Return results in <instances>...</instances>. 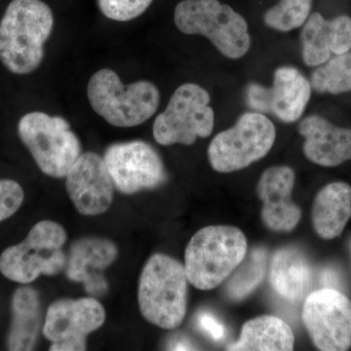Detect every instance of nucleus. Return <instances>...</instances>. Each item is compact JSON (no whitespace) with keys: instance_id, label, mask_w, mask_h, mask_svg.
<instances>
[{"instance_id":"obj_1","label":"nucleus","mask_w":351,"mask_h":351,"mask_svg":"<svg viewBox=\"0 0 351 351\" xmlns=\"http://www.w3.org/2000/svg\"><path fill=\"white\" fill-rule=\"evenodd\" d=\"M53 25L52 11L41 0H12L0 21V61L15 75L36 71Z\"/></svg>"},{"instance_id":"obj_2","label":"nucleus","mask_w":351,"mask_h":351,"mask_svg":"<svg viewBox=\"0 0 351 351\" xmlns=\"http://www.w3.org/2000/svg\"><path fill=\"white\" fill-rule=\"evenodd\" d=\"M246 237L234 226H211L201 228L189 242L184 269L189 282L198 290L218 287L246 256Z\"/></svg>"},{"instance_id":"obj_3","label":"nucleus","mask_w":351,"mask_h":351,"mask_svg":"<svg viewBox=\"0 0 351 351\" xmlns=\"http://www.w3.org/2000/svg\"><path fill=\"white\" fill-rule=\"evenodd\" d=\"M188 282L184 265L164 254L152 255L138 280V306L145 319L166 330L180 326L186 313Z\"/></svg>"},{"instance_id":"obj_4","label":"nucleus","mask_w":351,"mask_h":351,"mask_svg":"<svg viewBox=\"0 0 351 351\" xmlns=\"http://www.w3.org/2000/svg\"><path fill=\"white\" fill-rule=\"evenodd\" d=\"M95 112L115 127H135L151 119L158 108L160 94L154 83L124 85L112 69L97 71L87 86Z\"/></svg>"},{"instance_id":"obj_5","label":"nucleus","mask_w":351,"mask_h":351,"mask_svg":"<svg viewBox=\"0 0 351 351\" xmlns=\"http://www.w3.org/2000/svg\"><path fill=\"white\" fill-rule=\"evenodd\" d=\"M174 21L180 31L205 36L230 59H240L250 50L246 20L219 0H184L176 7Z\"/></svg>"},{"instance_id":"obj_6","label":"nucleus","mask_w":351,"mask_h":351,"mask_svg":"<svg viewBox=\"0 0 351 351\" xmlns=\"http://www.w3.org/2000/svg\"><path fill=\"white\" fill-rule=\"evenodd\" d=\"M66 239V230L59 223L39 221L24 241L3 251L0 272L9 280L24 285L40 276H57L66 269L68 257L62 249Z\"/></svg>"},{"instance_id":"obj_7","label":"nucleus","mask_w":351,"mask_h":351,"mask_svg":"<svg viewBox=\"0 0 351 351\" xmlns=\"http://www.w3.org/2000/svg\"><path fill=\"white\" fill-rule=\"evenodd\" d=\"M18 133L39 169L49 177L66 178L82 156L80 140L63 117L27 113L20 119Z\"/></svg>"},{"instance_id":"obj_8","label":"nucleus","mask_w":351,"mask_h":351,"mask_svg":"<svg viewBox=\"0 0 351 351\" xmlns=\"http://www.w3.org/2000/svg\"><path fill=\"white\" fill-rule=\"evenodd\" d=\"M276 138V127L263 113H244L234 126L212 140L208 147L209 162L219 173L244 169L267 156Z\"/></svg>"},{"instance_id":"obj_9","label":"nucleus","mask_w":351,"mask_h":351,"mask_svg":"<svg viewBox=\"0 0 351 351\" xmlns=\"http://www.w3.org/2000/svg\"><path fill=\"white\" fill-rule=\"evenodd\" d=\"M210 95L195 83H186L171 97L167 108L154 120V137L158 144L191 145L211 135L215 113Z\"/></svg>"},{"instance_id":"obj_10","label":"nucleus","mask_w":351,"mask_h":351,"mask_svg":"<svg viewBox=\"0 0 351 351\" xmlns=\"http://www.w3.org/2000/svg\"><path fill=\"white\" fill-rule=\"evenodd\" d=\"M302 318L318 350L343 351L351 348V302L339 290L323 288L307 295Z\"/></svg>"},{"instance_id":"obj_11","label":"nucleus","mask_w":351,"mask_h":351,"mask_svg":"<svg viewBox=\"0 0 351 351\" xmlns=\"http://www.w3.org/2000/svg\"><path fill=\"white\" fill-rule=\"evenodd\" d=\"M105 321V308L94 298L58 300L48 308L43 332L52 343L50 350L83 351L88 335Z\"/></svg>"},{"instance_id":"obj_12","label":"nucleus","mask_w":351,"mask_h":351,"mask_svg":"<svg viewBox=\"0 0 351 351\" xmlns=\"http://www.w3.org/2000/svg\"><path fill=\"white\" fill-rule=\"evenodd\" d=\"M104 160L115 189L125 195L158 188L167 178L162 159L143 141L110 145Z\"/></svg>"},{"instance_id":"obj_13","label":"nucleus","mask_w":351,"mask_h":351,"mask_svg":"<svg viewBox=\"0 0 351 351\" xmlns=\"http://www.w3.org/2000/svg\"><path fill=\"white\" fill-rule=\"evenodd\" d=\"M66 179L69 198L80 214L97 216L106 213L112 205L115 186L105 160L98 154H82Z\"/></svg>"},{"instance_id":"obj_14","label":"nucleus","mask_w":351,"mask_h":351,"mask_svg":"<svg viewBox=\"0 0 351 351\" xmlns=\"http://www.w3.org/2000/svg\"><path fill=\"white\" fill-rule=\"evenodd\" d=\"M295 175L288 166H274L263 173L257 193L263 202L262 219L270 230L289 232L298 226L302 210L292 200Z\"/></svg>"},{"instance_id":"obj_15","label":"nucleus","mask_w":351,"mask_h":351,"mask_svg":"<svg viewBox=\"0 0 351 351\" xmlns=\"http://www.w3.org/2000/svg\"><path fill=\"white\" fill-rule=\"evenodd\" d=\"M119 255L117 245L110 240L86 237L77 240L69 249L66 274L69 279L84 284L89 294L107 292L108 284L103 271Z\"/></svg>"},{"instance_id":"obj_16","label":"nucleus","mask_w":351,"mask_h":351,"mask_svg":"<svg viewBox=\"0 0 351 351\" xmlns=\"http://www.w3.org/2000/svg\"><path fill=\"white\" fill-rule=\"evenodd\" d=\"M302 55L304 64L318 66L331 55H341L351 49V19L339 16L326 20L320 13L314 12L302 25Z\"/></svg>"},{"instance_id":"obj_17","label":"nucleus","mask_w":351,"mask_h":351,"mask_svg":"<svg viewBox=\"0 0 351 351\" xmlns=\"http://www.w3.org/2000/svg\"><path fill=\"white\" fill-rule=\"evenodd\" d=\"M304 154L311 162L336 167L351 160V129L332 124L319 115H309L299 124Z\"/></svg>"},{"instance_id":"obj_18","label":"nucleus","mask_w":351,"mask_h":351,"mask_svg":"<svg viewBox=\"0 0 351 351\" xmlns=\"http://www.w3.org/2000/svg\"><path fill=\"white\" fill-rule=\"evenodd\" d=\"M311 82L294 66L276 69L270 87V113L285 123L301 119L311 96Z\"/></svg>"},{"instance_id":"obj_19","label":"nucleus","mask_w":351,"mask_h":351,"mask_svg":"<svg viewBox=\"0 0 351 351\" xmlns=\"http://www.w3.org/2000/svg\"><path fill=\"white\" fill-rule=\"evenodd\" d=\"M313 225L318 237L331 240L339 237L351 217V186L343 182L327 184L315 196Z\"/></svg>"},{"instance_id":"obj_20","label":"nucleus","mask_w":351,"mask_h":351,"mask_svg":"<svg viewBox=\"0 0 351 351\" xmlns=\"http://www.w3.org/2000/svg\"><path fill=\"white\" fill-rule=\"evenodd\" d=\"M269 281L277 294L286 301L297 304L306 297L308 291V263L297 249H279L270 263Z\"/></svg>"},{"instance_id":"obj_21","label":"nucleus","mask_w":351,"mask_h":351,"mask_svg":"<svg viewBox=\"0 0 351 351\" xmlns=\"http://www.w3.org/2000/svg\"><path fill=\"white\" fill-rule=\"evenodd\" d=\"M41 327V306L34 289L23 286L12 297V322L7 337L9 350H32Z\"/></svg>"},{"instance_id":"obj_22","label":"nucleus","mask_w":351,"mask_h":351,"mask_svg":"<svg viewBox=\"0 0 351 351\" xmlns=\"http://www.w3.org/2000/svg\"><path fill=\"white\" fill-rule=\"evenodd\" d=\"M295 336L281 318L263 315L247 321L237 343L228 346L234 351H288L294 350Z\"/></svg>"},{"instance_id":"obj_23","label":"nucleus","mask_w":351,"mask_h":351,"mask_svg":"<svg viewBox=\"0 0 351 351\" xmlns=\"http://www.w3.org/2000/svg\"><path fill=\"white\" fill-rule=\"evenodd\" d=\"M311 88L318 93L339 95L351 91V53L336 55L320 64L311 78Z\"/></svg>"},{"instance_id":"obj_24","label":"nucleus","mask_w":351,"mask_h":351,"mask_svg":"<svg viewBox=\"0 0 351 351\" xmlns=\"http://www.w3.org/2000/svg\"><path fill=\"white\" fill-rule=\"evenodd\" d=\"M267 267V251L258 248L252 251L250 258L228 284L226 292L230 299L239 301L250 294L262 282Z\"/></svg>"},{"instance_id":"obj_25","label":"nucleus","mask_w":351,"mask_h":351,"mask_svg":"<svg viewBox=\"0 0 351 351\" xmlns=\"http://www.w3.org/2000/svg\"><path fill=\"white\" fill-rule=\"evenodd\" d=\"M313 0H279L263 15L267 27L287 32L304 25L311 15Z\"/></svg>"},{"instance_id":"obj_26","label":"nucleus","mask_w":351,"mask_h":351,"mask_svg":"<svg viewBox=\"0 0 351 351\" xmlns=\"http://www.w3.org/2000/svg\"><path fill=\"white\" fill-rule=\"evenodd\" d=\"M154 0H98L101 12L113 21L136 19L149 8Z\"/></svg>"},{"instance_id":"obj_27","label":"nucleus","mask_w":351,"mask_h":351,"mask_svg":"<svg viewBox=\"0 0 351 351\" xmlns=\"http://www.w3.org/2000/svg\"><path fill=\"white\" fill-rule=\"evenodd\" d=\"M24 198V191L17 182L0 180V223L19 210Z\"/></svg>"},{"instance_id":"obj_28","label":"nucleus","mask_w":351,"mask_h":351,"mask_svg":"<svg viewBox=\"0 0 351 351\" xmlns=\"http://www.w3.org/2000/svg\"><path fill=\"white\" fill-rule=\"evenodd\" d=\"M246 100L256 112H270V88L251 83L246 89Z\"/></svg>"},{"instance_id":"obj_29","label":"nucleus","mask_w":351,"mask_h":351,"mask_svg":"<svg viewBox=\"0 0 351 351\" xmlns=\"http://www.w3.org/2000/svg\"><path fill=\"white\" fill-rule=\"evenodd\" d=\"M198 325L200 329L207 332L216 341L223 339L225 337L226 329L211 314L202 313L198 318Z\"/></svg>"},{"instance_id":"obj_30","label":"nucleus","mask_w":351,"mask_h":351,"mask_svg":"<svg viewBox=\"0 0 351 351\" xmlns=\"http://www.w3.org/2000/svg\"><path fill=\"white\" fill-rule=\"evenodd\" d=\"M321 283L324 286V288L338 290V287L341 286V277H339L336 270L326 269L323 270L322 274H321Z\"/></svg>"},{"instance_id":"obj_31","label":"nucleus","mask_w":351,"mask_h":351,"mask_svg":"<svg viewBox=\"0 0 351 351\" xmlns=\"http://www.w3.org/2000/svg\"><path fill=\"white\" fill-rule=\"evenodd\" d=\"M173 350H193V348H191V346L188 343H184V341H177V343H175L174 348H173Z\"/></svg>"},{"instance_id":"obj_32","label":"nucleus","mask_w":351,"mask_h":351,"mask_svg":"<svg viewBox=\"0 0 351 351\" xmlns=\"http://www.w3.org/2000/svg\"><path fill=\"white\" fill-rule=\"evenodd\" d=\"M350 251H351V242H350Z\"/></svg>"}]
</instances>
